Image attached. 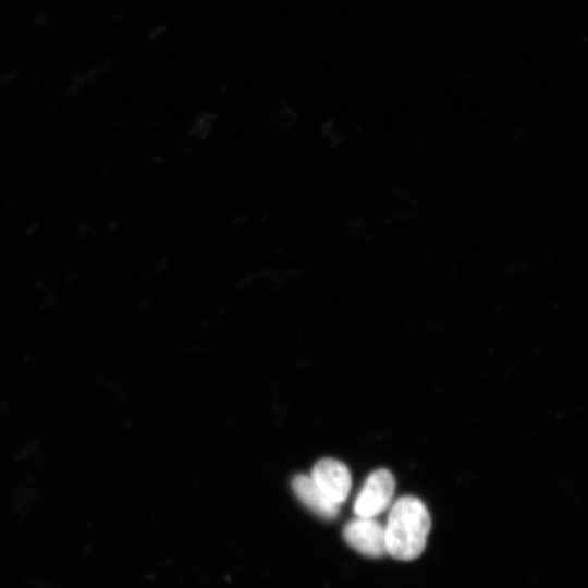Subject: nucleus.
I'll use <instances>...</instances> for the list:
<instances>
[{
	"label": "nucleus",
	"instance_id": "20e7f679",
	"mask_svg": "<svg viewBox=\"0 0 588 588\" xmlns=\"http://www.w3.org/2000/svg\"><path fill=\"white\" fill-rule=\"evenodd\" d=\"M310 476L332 502L340 505L346 500L352 487V477L342 462L334 458L320 460L315 464Z\"/></svg>",
	"mask_w": 588,
	"mask_h": 588
},
{
	"label": "nucleus",
	"instance_id": "f03ea898",
	"mask_svg": "<svg viewBox=\"0 0 588 588\" xmlns=\"http://www.w3.org/2000/svg\"><path fill=\"white\" fill-rule=\"evenodd\" d=\"M395 479L388 469H377L366 479L354 502V512L360 517H375L391 504Z\"/></svg>",
	"mask_w": 588,
	"mask_h": 588
},
{
	"label": "nucleus",
	"instance_id": "7ed1b4c3",
	"mask_svg": "<svg viewBox=\"0 0 588 588\" xmlns=\"http://www.w3.org/2000/svg\"><path fill=\"white\" fill-rule=\"evenodd\" d=\"M343 538L350 547L368 558L387 554L384 526L375 517H360L350 520L343 528Z\"/></svg>",
	"mask_w": 588,
	"mask_h": 588
},
{
	"label": "nucleus",
	"instance_id": "39448f33",
	"mask_svg": "<svg viewBox=\"0 0 588 588\" xmlns=\"http://www.w3.org/2000/svg\"><path fill=\"white\" fill-rule=\"evenodd\" d=\"M292 488L298 500L314 514L329 520L338 516L340 505L332 502L322 492L311 476H295L292 480Z\"/></svg>",
	"mask_w": 588,
	"mask_h": 588
},
{
	"label": "nucleus",
	"instance_id": "f257e3e1",
	"mask_svg": "<svg viewBox=\"0 0 588 588\" xmlns=\"http://www.w3.org/2000/svg\"><path fill=\"white\" fill-rule=\"evenodd\" d=\"M431 519L424 502L413 495L399 498L384 525L387 554L401 561L418 558L427 542Z\"/></svg>",
	"mask_w": 588,
	"mask_h": 588
}]
</instances>
